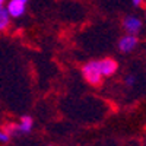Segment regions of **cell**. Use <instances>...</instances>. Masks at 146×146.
<instances>
[{
    "mask_svg": "<svg viewBox=\"0 0 146 146\" xmlns=\"http://www.w3.org/2000/svg\"><path fill=\"white\" fill-rule=\"evenodd\" d=\"M80 73H82L83 80L86 82L88 85H91V86H101V85H102L104 76H102L101 70H100L98 60H91V62H86L82 66Z\"/></svg>",
    "mask_w": 146,
    "mask_h": 146,
    "instance_id": "obj_1",
    "label": "cell"
},
{
    "mask_svg": "<svg viewBox=\"0 0 146 146\" xmlns=\"http://www.w3.org/2000/svg\"><path fill=\"white\" fill-rule=\"evenodd\" d=\"M139 45V36L133 34H124L123 36H120L117 41V48L120 53L123 54H130L131 51H135Z\"/></svg>",
    "mask_w": 146,
    "mask_h": 146,
    "instance_id": "obj_2",
    "label": "cell"
},
{
    "mask_svg": "<svg viewBox=\"0 0 146 146\" xmlns=\"http://www.w3.org/2000/svg\"><path fill=\"white\" fill-rule=\"evenodd\" d=\"M121 25H123L126 34H133V35H139L142 28H143V22L139 16L136 15H127L123 22H121Z\"/></svg>",
    "mask_w": 146,
    "mask_h": 146,
    "instance_id": "obj_3",
    "label": "cell"
},
{
    "mask_svg": "<svg viewBox=\"0 0 146 146\" xmlns=\"http://www.w3.org/2000/svg\"><path fill=\"white\" fill-rule=\"evenodd\" d=\"M98 64H100V70L104 78L114 76L118 70V62L113 57H104V58L98 60Z\"/></svg>",
    "mask_w": 146,
    "mask_h": 146,
    "instance_id": "obj_4",
    "label": "cell"
},
{
    "mask_svg": "<svg viewBox=\"0 0 146 146\" xmlns=\"http://www.w3.org/2000/svg\"><path fill=\"white\" fill-rule=\"evenodd\" d=\"M6 10H7L10 18L18 19V18L23 16V13H25V10H27V5L22 3L21 0H9L7 5H6Z\"/></svg>",
    "mask_w": 146,
    "mask_h": 146,
    "instance_id": "obj_5",
    "label": "cell"
},
{
    "mask_svg": "<svg viewBox=\"0 0 146 146\" xmlns=\"http://www.w3.org/2000/svg\"><path fill=\"white\" fill-rule=\"evenodd\" d=\"M15 126H16V135L18 133L19 135H28L34 129V118L31 115H22L18 123H15Z\"/></svg>",
    "mask_w": 146,
    "mask_h": 146,
    "instance_id": "obj_6",
    "label": "cell"
},
{
    "mask_svg": "<svg viewBox=\"0 0 146 146\" xmlns=\"http://www.w3.org/2000/svg\"><path fill=\"white\" fill-rule=\"evenodd\" d=\"M10 16L7 13L6 7H0V32H5L10 27Z\"/></svg>",
    "mask_w": 146,
    "mask_h": 146,
    "instance_id": "obj_7",
    "label": "cell"
},
{
    "mask_svg": "<svg viewBox=\"0 0 146 146\" xmlns=\"http://www.w3.org/2000/svg\"><path fill=\"white\" fill-rule=\"evenodd\" d=\"M10 135L3 129V127H0V143H7L10 140Z\"/></svg>",
    "mask_w": 146,
    "mask_h": 146,
    "instance_id": "obj_8",
    "label": "cell"
},
{
    "mask_svg": "<svg viewBox=\"0 0 146 146\" xmlns=\"http://www.w3.org/2000/svg\"><path fill=\"white\" fill-rule=\"evenodd\" d=\"M135 83H136V78H135V76L129 75V76H126V78H124V85H126L127 88H131Z\"/></svg>",
    "mask_w": 146,
    "mask_h": 146,
    "instance_id": "obj_9",
    "label": "cell"
},
{
    "mask_svg": "<svg viewBox=\"0 0 146 146\" xmlns=\"http://www.w3.org/2000/svg\"><path fill=\"white\" fill-rule=\"evenodd\" d=\"M143 2H145V0H131V3H133V6H135V7H142L143 6Z\"/></svg>",
    "mask_w": 146,
    "mask_h": 146,
    "instance_id": "obj_10",
    "label": "cell"
},
{
    "mask_svg": "<svg viewBox=\"0 0 146 146\" xmlns=\"http://www.w3.org/2000/svg\"><path fill=\"white\" fill-rule=\"evenodd\" d=\"M5 3H6V0H0V7H3Z\"/></svg>",
    "mask_w": 146,
    "mask_h": 146,
    "instance_id": "obj_11",
    "label": "cell"
},
{
    "mask_svg": "<svg viewBox=\"0 0 146 146\" xmlns=\"http://www.w3.org/2000/svg\"><path fill=\"white\" fill-rule=\"evenodd\" d=\"M21 2H22V3H25V5H27V3L29 2V0H21Z\"/></svg>",
    "mask_w": 146,
    "mask_h": 146,
    "instance_id": "obj_12",
    "label": "cell"
},
{
    "mask_svg": "<svg viewBox=\"0 0 146 146\" xmlns=\"http://www.w3.org/2000/svg\"><path fill=\"white\" fill-rule=\"evenodd\" d=\"M145 22H146V10H145Z\"/></svg>",
    "mask_w": 146,
    "mask_h": 146,
    "instance_id": "obj_13",
    "label": "cell"
},
{
    "mask_svg": "<svg viewBox=\"0 0 146 146\" xmlns=\"http://www.w3.org/2000/svg\"><path fill=\"white\" fill-rule=\"evenodd\" d=\"M48 146H54V145H48Z\"/></svg>",
    "mask_w": 146,
    "mask_h": 146,
    "instance_id": "obj_14",
    "label": "cell"
}]
</instances>
